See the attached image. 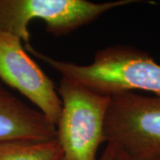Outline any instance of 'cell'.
I'll list each match as a JSON object with an SVG mask.
<instances>
[{
    "label": "cell",
    "mask_w": 160,
    "mask_h": 160,
    "mask_svg": "<svg viewBox=\"0 0 160 160\" xmlns=\"http://www.w3.org/2000/svg\"><path fill=\"white\" fill-rule=\"evenodd\" d=\"M26 49L62 75L92 91L113 95L143 91L160 98V65L149 52L133 46H108L96 52L92 62L79 65L47 56L31 46Z\"/></svg>",
    "instance_id": "1"
},
{
    "label": "cell",
    "mask_w": 160,
    "mask_h": 160,
    "mask_svg": "<svg viewBox=\"0 0 160 160\" xmlns=\"http://www.w3.org/2000/svg\"><path fill=\"white\" fill-rule=\"evenodd\" d=\"M62 108L58 120L57 140L66 160H96L105 142V120L110 96L62 78L57 88Z\"/></svg>",
    "instance_id": "2"
},
{
    "label": "cell",
    "mask_w": 160,
    "mask_h": 160,
    "mask_svg": "<svg viewBox=\"0 0 160 160\" xmlns=\"http://www.w3.org/2000/svg\"><path fill=\"white\" fill-rule=\"evenodd\" d=\"M137 0L93 3L86 0H0V32L8 33L29 46L28 26L33 20L46 24V31L55 37L69 34L92 22L103 13Z\"/></svg>",
    "instance_id": "3"
},
{
    "label": "cell",
    "mask_w": 160,
    "mask_h": 160,
    "mask_svg": "<svg viewBox=\"0 0 160 160\" xmlns=\"http://www.w3.org/2000/svg\"><path fill=\"white\" fill-rule=\"evenodd\" d=\"M104 139L132 156L160 160V98L132 92L111 95Z\"/></svg>",
    "instance_id": "4"
},
{
    "label": "cell",
    "mask_w": 160,
    "mask_h": 160,
    "mask_svg": "<svg viewBox=\"0 0 160 160\" xmlns=\"http://www.w3.org/2000/svg\"><path fill=\"white\" fill-rule=\"evenodd\" d=\"M0 79L20 92L37 106L53 125H57L62 103L57 88L26 52L22 40L0 32Z\"/></svg>",
    "instance_id": "5"
},
{
    "label": "cell",
    "mask_w": 160,
    "mask_h": 160,
    "mask_svg": "<svg viewBox=\"0 0 160 160\" xmlns=\"http://www.w3.org/2000/svg\"><path fill=\"white\" fill-rule=\"evenodd\" d=\"M54 139H57L55 125L38 109L0 88V142Z\"/></svg>",
    "instance_id": "6"
},
{
    "label": "cell",
    "mask_w": 160,
    "mask_h": 160,
    "mask_svg": "<svg viewBox=\"0 0 160 160\" xmlns=\"http://www.w3.org/2000/svg\"><path fill=\"white\" fill-rule=\"evenodd\" d=\"M62 157L57 139L0 142V160H61Z\"/></svg>",
    "instance_id": "7"
},
{
    "label": "cell",
    "mask_w": 160,
    "mask_h": 160,
    "mask_svg": "<svg viewBox=\"0 0 160 160\" xmlns=\"http://www.w3.org/2000/svg\"><path fill=\"white\" fill-rule=\"evenodd\" d=\"M116 153H117V147L111 143H107L106 149L98 160H115Z\"/></svg>",
    "instance_id": "8"
},
{
    "label": "cell",
    "mask_w": 160,
    "mask_h": 160,
    "mask_svg": "<svg viewBox=\"0 0 160 160\" xmlns=\"http://www.w3.org/2000/svg\"><path fill=\"white\" fill-rule=\"evenodd\" d=\"M115 160H151V159H145V158H137L134 156L126 153L123 150H120L117 148V153H116V157H115Z\"/></svg>",
    "instance_id": "9"
},
{
    "label": "cell",
    "mask_w": 160,
    "mask_h": 160,
    "mask_svg": "<svg viewBox=\"0 0 160 160\" xmlns=\"http://www.w3.org/2000/svg\"><path fill=\"white\" fill-rule=\"evenodd\" d=\"M61 160H66V159L64 158V157H62V159H61Z\"/></svg>",
    "instance_id": "10"
}]
</instances>
